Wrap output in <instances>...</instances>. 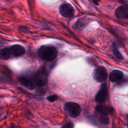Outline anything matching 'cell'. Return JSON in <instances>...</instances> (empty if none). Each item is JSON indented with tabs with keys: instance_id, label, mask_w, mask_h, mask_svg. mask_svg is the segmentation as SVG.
Masks as SVG:
<instances>
[{
	"instance_id": "1",
	"label": "cell",
	"mask_w": 128,
	"mask_h": 128,
	"mask_svg": "<svg viewBox=\"0 0 128 128\" xmlns=\"http://www.w3.org/2000/svg\"><path fill=\"white\" fill-rule=\"evenodd\" d=\"M39 58L46 62L54 60L58 55V52L55 47L52 46L44 45L40 47L38 50Z\"/></svg>"
},
{
	"instance_id": "2",
	"label": "cell",
	"mask_w": 128,
	"mask_h": 128,
	"mask_svg": "<svg viewBox=\"0 0 128 128\" xmlns=\"http://www.w3.org/2000/svg\"><path fill=\"white\" fill-rule=\"evenodd\" d=\"M32 78L36 86H44L48 80V73L46 68L44 66L40 68L34 72Z\"/></svg>"
},
{
	"instance_id": "3",
	"label": "cell",
	"mask_w": 128,
	"mask_h": 128,
	"mask_svg": "<svg viewBox=\"0 0 128 128\" xmlns=\"http://www.w3.org/2000/svg\"><path fill=\"white\" fill-rule=\"evenodd\" d=\"M64 108L68 115L73 118L78 117L81 112L80 106L78 104L74 102H68L66 103Z\"/></svg>"
},
{
	"instance_id": "4",
	"label": "cell",
	"mask_w": 128,
	"mask_h": 128,
	"mask_svg": "<svg viewBox=\"0 0 128 128\" xmlns=\"http://www.w3.org/2000/svg\"><path fill=\"white\" fill-rule=\"evenodd\" d=\"M108 76L107 70L102 66H97L94 70L92 76L94 79L98 82H104Z\"/></svg>"
},
{
	"instance_id": "5",
	"label": "cell",
	"mask_w": 128,
	"mask_h": 128,
	"mask_svg": "<svg viewBox=\"0 0 128 128\" xmlns=\"http://www.w3.org/2000/svg\"><path fill=\"white\" fill-rule=\"evenodd\" d=\"M60 14L66 18H72L74 14V10L72 6L68 3H64L59 7Z\"/></svg>"
},
{
	"instance_id": "6",
	"label": "cell",
	"mask_w": 128,
	"mask_h": 128,
	"mask_svg": "<svg viewBox=\"0 0 128 128\" xmlns=\"http://www.w3.org/2000/svg\"><path fill=\"white\" fill-rule=\"evenodd\" d=\"M108 92L106 84L105 83L102 84L95 97V100L98 104L104 102L106 100Z\"/></svg>"
},
{
	"instance_id": "7",
	"label": "cell",
	"mask_w": 128,
	"mask_h": 128,
	"mask_svg": "<svg viewBox=\"0 0 128 128\" xmlns=\"http://www.w3.org/2000/svg\"><path fill=\"white\" fill-rule=\"evenodd\" d=\"M115 16L120 20H128V4H125L118 7L116 10Z\"/></svg>"
},
{
	"instance_id": "8",
	"label": "cell",
	"mask_w": 128,
	"mask_h": 128,
	"mask_svg": "<svg viewBox=\"0 0 128 128\" xmlns=\"http://www.w3.org/2000/svg\"><path fill=\"white\" fill-rule=\"evenodd\" d=\"M18 80L22 86L30 90H34L36 86L33 78L26 76H20L18 78Z\"/></svg>"
},
{
	"instance_id": "9",
	"label": "cell",
	"mask_w": 128,
	"mask_h": 128,
	"mask_svg": "<svg viewBox=\"0 0 128 128\" xmlns=\"http://www.w3.org/2000/svg\"><path fill=\"white\" fill-rule=\"evenodd\" d=\"M12 58L18 57L22 56L26 52L24 48L20 44H14L9 47Z\"/></svg>"
},
{
	"instance_id": "10",
	"label": "cell",
	"mask_w": 128,
	"mask_h": 128,
	"mask_svg": "<svg viewBox=\"0 0 128 128\" xmlns=\"http://www.w3.org/2000/svg\"><path fill=\"white\" fill-rule=\"evenodd\" d=\"M124 77L123 72L118 70H112L110 74V80L112 82H116L120 81Z\"/></svg>"
},
{
	"instance_id": "11",
	"label": "cell",
	"mask_w": 128,
	"mask_h": 128,
	"mask_svg": "<svg viewBox=\"0 0 128 128\" xmlns=\"http://www.w3.org/2000/svg\"><path fill=\"white\" fill-rule=\"evenodd\" d=\"M96 110L98 113L104 114H108L113 113L114 110L112 108H110L106 105L100 104L98 105L96 108Z\"/></svg>"
},
{
	"instance_id": "12",
	"label": "cell",
	"mask_w": 128,
	"mask_h": 128,
	"mask_svg": "<svg viewBox=\"0 0 128 128\" xmlns=\"http://www.w3.org/2000/svg\"><path fill=\"white\" fill-rule=\"evenodd\" d=\"M12 58L9 47L0 50V60H8Z\"/></svg>"
},
{
	"instance_id": "13",
	"label": "cell",
	"mask_w": 128,
	"mask_h": 128,
	"mask_svg": "<svg viewBox=\"0 0 128 128\" xmlns=\"http://www.w3.org/2000/svg\"><path fill=\"white\" fill-rule=\"evenodd\" d=\"M98 120L102 124H107L109 122L108 118L106 114L99 113V115L98 116Z\"/></svg>"
},
{
	"instance_id": "14",
	"label": "cell",
	"mask_w": 128,
	"mask_h": 128,
	"mask_svg": "<svg viewBox=\"0 0 128 128\" xmlns=\"http://www.w3.org/2000/svg\"><path fill=\"white\" fill-rule=\"evenodd\" d=\"M86 22H87L86 18H80L77 20L75 25L78 28H83L84 26H86Z\"/></svg>"
},
{
	"instance_id": "15",
	"label": "cell",
	"mask_w": 128,
	"mask_h": 128,
	"mask_svg": "<svg viewBox=\"0 0 128 128\" xmlns=\"http://www.w3.org/2000/svg\"><path fill=\"white\" fill-rule=\"evenodd\" d=\"M112 50L114 55L116 58H117L118 59L122 60V56L119 50H118L116 46L114 44H112Z\"/></svg>"
},
{
	"instance_id": "16",
	"label": "cell",
	"mask_w": 128,
	"mask_h": 128,
	"mask_svg": "<svg viewBox=\"0 0 128 128\" xmlns=\"http://www.w3.org/2000/svg\"><path fill=\"white\" fill-rule=\"evenodd\" d=\"M58 96L54 94V95H51V96H48L46 99L50 102H54L55 100H56L58 99Z\"/></svg>"
},
{
	"instance_id": "17",
	"label": "cell",
	"mask_w": 128,
	"mask_h": 128,
	"mask_svg": "<svg viewBox=\"0 0 128 128\" xmlns=\"http://www.w3.org/2000/svg\"><path fill=\"white\" fill-rule=\"evenodd\" d=\"M73 126H74L73 124L71 122H69L66 124L62 127L64 128H72Z\"/></svg>"
},
{
	"instance_id": "18",
	"label": "cell",
	"mask_w": 128,
	"mask_h": 128,
	"mask_svg": "<svg viewBox=\"0 0 128 128\" xmlns=\"http://www.w3.org/2000/svg\"><path fill=\"white\" fill-rule=\"evenodd\" d=\"M20 31L24 32H28V28L25 26H22L20 27Z\"/></svg>"
},
{
	"instance_id": "19",
	"label": "cell",
	"mask_w": 128,
	"mask_h": 128,
	"mask_svg": "<svg viewBox=\"0 0 128 128\" xmlns=\"http://www.w3.org/2000/svg\"><path fill=\"white\" fill-rule=\"evenodd\" d=\"M99 0H92V1L93 2V3L97 6L98 5V4H99Z\"/></svg>"
},
{
	"instance_id": "20",
	"label": "cell",
	"mask_w": 128,
	"mask_h": 128,
	"mask_svg": "<svg viewBox=\"0 0 128 128\" xmlns=\"http://www.w3.org/2000/svg\"></svg>"
}]
</instances>
